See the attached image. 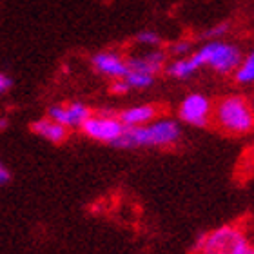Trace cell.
<instances>
[{"mask_svg": "<svg viewBox=\"0 0 254 254\" xmlns=\"http://www.w3.org/2000/svg\"><path fill=\"white\" fill-rule=\"evenodd\" d=\"M31 131H33V134H37V136H40L42 140H46V142H49V143H55V145L64 143L69 136V131L65 127H62L60 124H57L55 120H51V118H48V117L35 120V122L31 124Z\"/></svg>", "mask_w": 254, "mask_h": 254, "instance_id": "11", "label": "cell"}, {"mask_svg": "<svg viewBox=\"0 0 254 254\" xmlns=\"http://www.w3.org/2000/svg\"><path fill=\"white\" fill-rule=\"evenodd\" d=\"M91 67L104 78L120 80L127 74V59L118 51L104 49L91 57Z\"/></svg>", "mask_w": 254, "mask_h": 254, "instance_id": "8", "label": "cell"}, {"mask_svg": "<svg viewBox=\"0 0 254 254\" xmlns=\"http://www.w3.org/2000/svg\"><path fill=\"white\" fill-rule=\"evenodd\" d=\"M200 64L196 60V57L192 53L187 55V57H182V59H175L173 62H169L165 65V73L173 76L176 80H189L192 78L194 74H198L200 71Z\"/></svg>", "mask_w": 254, "mask_h": 254, "instance_id": "12", "label": "cell"}, {"mask_svg": "<svg viewBox=\"0 0 254 254\" xmlns=\"http://www.w3.org/2000/svg\"><path fill=\"white\" fill-rule=\"evenodd\" d=\"M192 254H254V244L240 225H222L201 234Z\"/></svg>", "mask_w": 254, "mask_h": 254, "instance_id": "2", "label": "cell"}, {"mask_svg": "<svg viewBox=\"0 0 254 254\" xmlns=\"http://www.w3.org/2000/svg\"><path fill=\"white\" fill-rule=\"evenodd\" d=\"M7 127H9V118L2 115V117H0V131H5Z\"/></svg>", "mask_w": 254, "mask_h": 254, "instance_id": "21", "label": "cell"}, {"mask_svg": "<svg viewBox=\"0 0 254 254\" xmlns=\"http://www.w3.org/2000/svg\"><path fill=\"white\" fill-rule=\"evenodd\" d=\"M11 87H13V78H11L7 73H2V71H0V95H5Z\"/></svg>", "mask_w": 254, "mask_h": 254, "instance_id": "19", "label": "cell"}, {"mask_svg": "<svg viewBox=\"0 0 254 254\" xmlns=\"http://www.w3.org/2000/svg\"><path fill=\"white\" fill-rule=\"evenodd\" d=\"M253 109H254V100H253Z\"/></svg>", "mask_w": 254, "mask_h": 254, "instance_id": "22", "label": "cell"}, {"mask_svg": "<svg viewBox=\"0 0 254 254\" xmlns=\"http://www.w3.org/2000/svg\"><path fill=\"white\" fill-rule=\"evenodd\" d=\"M229 31V22H222V24H216V26L209 27L201 37L205 38L207 42L209 40H222V37Z\"/></svg>", "mask_w": 254, "mask_h": 254, "instance_id": "16", "label": "cell"}, {"mask_svg": "<svg viewBox=\"0 0 254 254\" xmlns=\"http://www.w3.org/2000/svg\"><path fill=\"white\" fill-rule=\"evenodd\" d=\"M182 127L173 118H156L147 126L124 129L122 136L115 143L120 149H156L171 147L180 142Z\"/></svg>", "mask_w": 254, "mask_h": 254, "instance_id": "1", "label": "cell"}, {"mask_svg": "<svg viewBox=\"0 0 254 254\" xmlns=\"http://www.w3.org/2000/svg\"><path fill=\"white\" fill-rule=\"evenodd\" d=\"M156 117H158V107L153 104H138V106H131L118 113V120L126 129L147 126L153 120H156Z\"/></svg>", "mask_w": 254, "mask_h": 254, "instance_id": "10", "label": "cell"}, {"mask_svg": "<svg viewBox=\"0 0 254 254\" xmlns=\"http://www.w3.org/2000/svg\"><path fill=\"white\" fill-rule=\"evenodd\" d=\"M234 78L242 85L254 84V49L242 59L240 65L236 67V71H234Z\"/></svg>", "mask_w": 254, "mask_h": 254, "instance_id": "13", "label": "cell"}, {"mask_svg": "<svg viewBox=\"0 0 254 254\" xmlns=\"http://www.w3.org/2000/svg\"><path fill=\"white\" fill-rule=\"evenodd\" d=\"M200 67H209L218 74H231L236 71L244 55L238 46L225 40H209L200 49L192 51Z\"/></svg>", "mask_w": 254, "mask_h": 254, "instance_id": "4", "label": "cell"}, {"mask_svg": "<svg viewBox=\"0 0 254 254\" xmlns=\"http://www.w3.org/2000/svg\"><path fill=\"white\" fill-rule=\"evenodd\" d=\"M136 44H140V46L147 49H160L162 37L156 31H153V29H143V31H140L136 35Z\"/></svg>", "mask_w": 254, "mask_h": 254, "instance_id": "15", "label": "cell"}, {"mask_svg": "<svg viewBox=\"0 0 254 254\" xmlns=\"http://www.w3.org/2000/svg\"><path fill=\"white\" fill-rule=\"evenodd\" d=\"M167 65V53L162 49H147L140 55L127 59V69L129 71H140L153 76H158Z\"/></svg>", "mask_w": 254, "mask_h": 254, "instance_id": "9", "label": "cell"}, {"mask_svg": "<svg viewBox=\"0 0 254 254\" xmlns=\"http://www.w3.org/2000/svg\"><path fill=\"white\" fill-rule=\"evenodd\" d=\"M9 180H11V171L7 169V165L0 162V186L9 184Z\"/></svg>", "mask_w": 254, "mask_h": 254, "instance_id": "20", "label": "cell"}, {"mask_svg": "<svg viewBox=\"0 0 254 254\" xmlns=\"http://www.w3.org/2000/svg\"><path fill=\"white\" fill-rule=\"evenodd\" d=\"M190 53H192V51H190V44L187 42V40H178V42H175L171 46V55L176 57V59L187 57V55H190Z\"/></svg>", "mask_w": 254, "mask_h": 254, "instance_id": "17", "label": "cell"}, {"mask_svg": "<svg viewBox=\"0 0 254 254\" xmlns=\"http://www.w3.org/2000/svg\"><path fill=\"white\" fill-rule=\"evenodd\" d=\"M91 107L87 104L80 100L67 102V104H53L48 107L46 117L55 120L57 124H60L62 127H65L67 131L73 129H80L82 124L91 117Z\"/></svg>", "mask_w": 254, "mask_h": 254, "instance_id": "7", "label": "cell"}, {"mask_svg": "<svg viewBox=\"0 0 254 254\" xmlns=\"http://www.w3.org/2000/svg\"><path fill=\"white\" fill-rule=\"evenodd\" d=\"M124 80H126L129 91H143V89H149L154 84L156 76L147 73H140V71H129L127 69V74L124 76Z\"/></svg>", "mask_w": 254, "mask_h": 254, "instance_id": "14", "label": "cell"}, {"mask_svg": "<svg viewBox=\"0 0 254 254\" xmlns=\"http://www.w3.org/2000/svg\"><path fill=\"white\" fill-rule=\"evenodd\" d=\"M212 118L220 129L231 134H247L254 129V109L245 96L229 95L212 109Z\"/></svg>", "mask_w": 254, "mask_h": 254, "instance_id": "3", "label": "cell"}, {"mask_svg": "<svg viewBox=\"0 0 254 254\" xmlns=\"http://www.w3.org/2000/svg\"><path fill=\"white\" fill-rule=\"evenodd\" d=\"M111 93H113V95H118V96L127 95V93H129V87H127L126 80H124V78H120V80H113V84H111Z\"/></svg>", "mask_w": 254, "mask_h": 254, "instance_id": "18", "label": "cell"}, {"mask_svg": "<svg viewBox=\"0 0 254 254\" xmlns=\"http://www.w3.org/2000/svg\"><path fill=\"white\" fill-rule=\"evenodd\" d=\"M124 129L126 127L118 120V115H115L111 111L91 113V117L80 127V131L84 132L89 140L109 143V145H115L120 140Z\"/></svg>", "mask_w": 254, "mask_h": 254, "instance_id": "5", "label": "cell"}, {"mask_svg": "<svg viewBox=\"0 0 254 254\" xmlns=\"http://www.w3.org/2000/svg\"><path fill=\"white\" fill-rule=\"evenodd\" d=\"M180 122L192 127H205L212 120V102L201 93H190L178 107Z\"/></svg>", "mask_w": 254, "mask_h": 254, "instance_id": "6", "label": "cell"}]
</instances>
